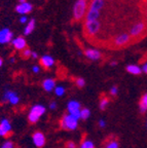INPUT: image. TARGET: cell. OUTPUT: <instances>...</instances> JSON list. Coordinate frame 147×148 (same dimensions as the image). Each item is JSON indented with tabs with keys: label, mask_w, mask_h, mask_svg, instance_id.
Returning <instances> with one entry per match:
<instances>
[{
	"label": "cell",
	"mask_w": 147,
	"mask_h": 148,
	"mask_svg": "<svg viewBox=\"0 0 147 148\" xmlns=\"http://www.w3.org/2000/svg\"><path fill=\"white\" fill-rule=\"evenodd\" d=\"M87 0H77L73 6V18L75 21H80L87 14Z\"/></svg>",
	"instance_id": "obj_1"
},
{
	"label": "cell",
	"mask_w": 147,
	"mask_h": 148,
	"mask_svg": "<svg viewBox=\"0 0 147 148\" xmlns=\"http://www.w3.org/2000/svg\"><path fill=\"white\" fill-rule=\"evenodd\" d=\"M78 119L77 117L71 115V114H66L62 117L60 121V125L65 131H75L78 127Z\"/></svg>",
	"instance_id": "obj_2"
},
{
	"label": "cell",
	"mask_w": 147,
	"mask_h": 148,
	"mask_svg": "<svg viewBox=\"0 0 147 148\" xmlns=\"http://www.w3.org/2000/svg\"><path fill=\"white\" fill-rule=\"evenodd\" d=\"M46 108L42 104H36L30 109L29 113H28V120L31 123H38V120L41 118V116L45 113Z\"/></svg>",
	"instance_id": "obj_3"
},
{
	"label": "cell",
	"mask_w": 147,
	"mask_h": 148,
	"mask_svg": "<svg viewBox=\"0 0 147 148\" xmlns=\"http://www.w3.org/2000/svg\"><path fill=\"white\" fill-rule=\"evenodd\" d=\"M80 110H81V104L76 100H71L68 102L67 104V111L68 114L77 117L78 119H80Z\"/></svg>",
	"instance_id": "obj_4"
},
{
	"label": "cell",
	"mask_w": 147,
	"mask_h": 148,
	"mask_svg": "<svg viewBox=\"0 0 147 148\" xmlns=\"http://www.w3.org/2000/svg\"><path fill=\"white\" fill-rule=\"evenodd\" d=\"M85 33L90 36L98 34L101 30V22L100 21H93V22H85L84 24Z\"/></svg>",
	"instance_id": "obj_5"
},
{
	"label": "cell",
	"mask_w": 147,
	"mask_h": 148,
	"mask_svg": "<svg viewBox=\"0 0 147 148\" xmlns=\"http://www.w3.org/2000/svg\"><path fill=\"white\" fill-rule=\"evenodd\" d=\"M145 30H146V24L143 21H139L130 28L129 34L132 37H139L143 32H145Z\"/></svg>",
	"instance_id": "obj_6"
},
{
	"label": "cell",
	"mask_w": 147,
	"mask_h": 148,
	"mask_svg": "<svg viewBox=\"0 0 147 148\" xmlns=\"http://www.w3.org/2000/svg\"><path fill=\"white\" fill-rule=\"evenodd\" d=\"M130 41H131V36H130L129 33L122 32L113 39V44L116 47H124L128 43H130Z\"/></svg>",
	"instance_id": "obj_7"
},
{
	"label": "cell",
	"mask_w": 147,
	"mask_h": 148,
	"mask_svg": "<svg viewBox=\"0 0 147 148\" xmlns=\"http://www.w3.org/2000/svg\"><path fill=\"white\" fill-rule=\"evenodd\" d=\"M3 100L8 102L12 105H18L20 102V97L16 92L10 90H6L3 94Z\"/></svg>",
	"instance_id": "obj_8"
},
{
	"label": "cell",
	"mask_w": 147,
	"mask_h": 148,
	"mask_svg": "<svg viewBox=\"0 0 147 148\" xmlns=\"http://www.w3.org/2000/svg\"><path fill=\"white\" fill-rule=\"evenodd\" d=\"M14 39V33L8 28H4L0 30V44H6L12 42Z\"/></svg>",
	"instance_id": "obj_9"
},
{
	"label": "cell",
	"mask_w": 147,
	"mask_h": 148,
	"mask_svg": "<svg viewBox=\"0 0 147 148\" xmlns=\"http://www.w3.org/2000/svg\"><path fill=\"white\" fill-rule=\"evenodd\" d=\"M32 141H33V144H34L36 147L38 148H41L45 145V136L42 132H35L34 134L32 135Z\"/></svg>",
	"instance_id": "obj_10"
},
{
	"label": "cell",
	"mask_w": 147,
	"mask_h": 148,
	"mask_svg": "<svg viewBox=\"0 0 147 148\" xmlns=\"http://www.w3.org/2000/svg\"><path fill=\"white\" fill-rule=\"evenodd\" d=\"M12 131V125L7 118L0 120V137H6Z\"/></svg>",
	"instance_id": "obj_11"
},
{
	"label": "cell",
	"mask_w": 147,
	"mask_h": 148,
	"mask_svg": "<svg viewBox=\"0 0 147 148\" xmlns=\"http://www.w3.org/2000/svg\"><path fill=\"white\" fill-rule=\"evenodd\" d=\"M32 9H33L32 4L26 1L25 3H19V4L16 5V12L20 14H27L32 12Z\"/></svg>",
	"instance_id": "obj_12"
},
{
	"label": "cell",
	"mask_w": 147,
	"mask_h": 148,
	"mask_svg": "<svg viewBox=\"0 0 147 148\" xmlns=\"http://www.w3.org/2000/svg\"><path fill=\"white\" fill-rule=\"evenodd\" d=\"M84 56L91 61H98L101 59V53L98 49H87L84 51Z\"/></svg>",
	"instance_id": "obj_13"
},
{
	"label": "cell",
	"mask_w": 147,
	"mask_h": 148,
	"mask_svg": "<svg viewBox=\"0 0 147 148\" xmlns=\"http://www.w3.org/2000/svg\"><path fill=\"white\" fill-rule=\"evenodd\" d=\"M40 64L42 67H44L45 69H49L55 65V59L49 55H44L40 58Z\"/></svg>",
	"instance_id": "obj_14"
},
{
	"label": "cell",
	"mask_w": 147,
	"mask_h": 148,
	"mask_svg": "<svg viewBox=\"0 0 147 148\" xmlns=\"http://www.w3.org/2000/svg\"><path fill=\"white\" fill-rule=\"evenodd\" d=\"M12 45H14V47L16 49H18V51H23V49H26V46H27V42H26L25 38L22 36H19L16 37V38H14L12 41Z\"/></svg>",
	"instance_id": "obj_15"
},
{
	"label": "cell",
	"mask_w": 147,
	"mask_h": 148,
	"mask_svg": "<svg viewBox=\"0 0 147 148\" xmlns=\"http://www.w3.org/2000/svg\"><path fill=\"white\" fill-rule=\"evenodd\" d=\"M56 86V80L54 78H46L42 81V88L45 92H53Z\"/></svg>",
	"instance_id": "obj_16"
},
{
	"label": "cell",
	"mask_w": 147,
	"mask_h": 148,
	"mask_svg": "<svg viewBox=\"0 0 147 148\" xmlns=\"http://www.w3.org/2000/svg\"><path fill=\"white\" fill-rule=\"evenodd\" d=\"M101 12H97V10H92V9H87V14H85V22H93V21H99Z\"/></svg>",
	"instance_id": "obj_17"
},
{
	"label": "cell",
	"mask_w": 147,
	"mask_h": 148,
	"mask_svg": "<svg viewBox=\"0 0 147 148\" xmlns=\"http://www.w3.org/2000/svg\"><path fill=\"white\" fill-rule=\"evenodd\" d=\"M104 7V0H92L91 4L87 9H92V10H97V12H101V9Z\"/></svg>",
	"instance_id": "obj_18"
},
{
	"label": "cell",
	"mask_w": 147,
	"mask_h": 148,
	"mask_svg": "<svg viewBox=\"0 0 147 148\" xmlns=\"http://www.w3.org/2000/svg\"><path fill=\"white\" fill-rule=\"evenodd\" d=\"M126 69L130 74H133V75H140V74L142 73V68L139 67L138 65H135V64L128 65Z\"/></svg>",
	"instance_id": "obj_19"
},
{
	"label": "cell",
	"mask_w": 147,
	"mask_h": 148,
	"mask_svg": "<svg viewBox=\"0 0 147 148\" xmlns=\"http://www.w3.org/2000/svg\"><path fill=\"white\" fill-rule=\"evenodd\" d=\"M139 110L141 113H145L147 111V92L142 96L140 102H139Z\"/></svg>",
	"instance_id": "obj_20"
},
{
	"label": "cell",
	"mask_w": 147,
	"mask_h": 148,
	"mask_svg": "<svg viewBox=\"0 0 147 148\" xmlns=\"http://www.w3.org/2000/svg\"><path fill=\"white\" fill-rule=\"evenodd\" d=\"M34 28H35V20H31V21L28 22L27 26L24 29V34L25 35L31 34L33 32V30H34Z\"/></svg>",
	"instance_id": "obj_21"
},
{
	"label": "cell",
	"mask_w": 147,
	"mask_h": 148,
	"mask_svg": "<svg viewBox=\"0 0 147 148\" xmlns=\"http://www.w3.org/2000/svg\"><path fill=\"white\" fill-rule=\"evenodd\" d=\"M91 116V110L89 108H81L80 110V119L82 120H87L89 119Z\"/></svg>",
	"instance_id": "obj_22"
},
{
	"label": "cell",
	"mask_w": 147,
	"mask_h": 148,
	"mask_svg": "<svg viewBox=\"0 0 147 148\" xmlns=\"http://www.w3.org/2000/svg\"><path fill=\"white\" fill-rule=\"evenodd\" d=\"M109 105V99L108 98H102L101 100H100L99 102V108L101 109V110H105L106 108H107V106Z\"/></svg>",
	"instance_id": "obj_23"
},
{
	"label": "cell",
	"mask_w": 147,
	"mask_h": 148,
	"mask_svg": "<svg viewBox=\"0 0 147 148\" xmlns=\"http://www.w3.org/2000/svg\"><path fill=\"white\" fill-rule=\"evenodd\" d=\"M65 92H66V90H65L64 86H56L55 94H56V96H58V97H62V96H64L65 95Z\"/></svg>",
	"instance_id": "obj_24"
},
{
	"label": "cell",
	"mask_w": 147,
	"mask_h": 148,
	"mask_svg": "<svg viewBox=\"0 0 147 148\" xmlns=\"http://www.w3.org/2000/svg\"><path fill=\"white\" fill-rule=\"evenodd\" d=\"M79 148H95V144L91 140H84L83 142H81Z\"/></svg>",
	"instance_id": "obj_25"
},
{
	"label": "cell",
	"mask_w": 147,
	"mask_h": 148,
	"mask_svg": "<svg viewBox=\"0 0 147 148\" xmlns=\"http://www.w3.org/2000/svg\"><path fill=\"white\" fill-rule=\"evenodd\" d=\"M21 55H22V58L23 59H28V58H30L31 57L32 51H31L30 49H27V47H26L25 49H23V51H21Z\"/></svg>",
	"instance_id": "obj_26"
},
{
	"label": "cell",
	"mask_w": 147,
	"mask_h": 148,
	"mask_svg": "<svg viewBox=\"0 0 147 148\" xmlns=\"http://www.w3.org/2000/svg\"><path fill=\"white\" fill-rule=\"evenodd\" d=\"M105 148H120V144L115 140H111V141H109L108 143L106 144Z\"/></svg>",
	"instance_id": "obj_27"
},
{
	"label": "cell",
	"mask_w": 147,
	"mask_h": 148,
	"mask_svg": "<svg viewBox=\"0 0 147 148\" xmlns=\"http://www.w3.org/2000/svg\"><path fill=\"white\" fill-rule=\"evenodd\" d=\"M75 84H76V86H77V88H82L83 86H85V80L83 78H77L75 80Z\"/></svg>",
	"instance_id": "obj_28"
},
{
	"label": "cell",
	"mask_w": 147,
	"mask_h": 148,
	"mask_svg": "<svg viewBox=\"0 0 147 148\" xmlns=\"http://www.w3.org/2000/svg\"><path fill=\"white\" fill-rule=\"evenodd\" d=\"M14 145L12 141H5L0 148H14Z\"/></svg>",
	"instance_id": "obj_29"
},
{
	"label": "cell",
	"mask_w": 147,
	"mask_h": 148,
	"mask_svg": "<svg viewBox=\"0 0 147 148\" xmlns=\"http://www.w3.org/2000/svg\"><path fill=\"white\" fill-rule=\"evenodd\" d=\"M117 92H118V88H117V86H112V88H110V95L111 96H116Z\"/></svg>",
	"instance_id": "obj_30"
},
{
	"label": "cell",
	"mask_w": 147,
	"mask_h": 148,
	"mask_svg": "<svg viewBox=\"0 0 147 148\" xmlns=\"http://www.w3.org/2000/svg\"><path fill=\"white\" fill-rule=\"evenodd\" d=\"M98 125H99L101 129H104V127H106V121L105 119H103V118H101V119H99V121H98Z\"/></svg>",
	"instance_id": "obj_31"
},
{
	"label": "cell",
	"mask_w": 147,
	"mask_h": 148,
	"mask_svg": "<svg viewBox=\"0 0 147 148\" xmlns=\"http://www.w3.org/2000/svg\"><path fill=\"white\" fill-rule=\"evenodd\" d=\"M66 148H76V144L73 141H68L66 143Z\"/></svg>",
	"instance_id": "obj_32"
},
{
	"label": "cell",
	"mask_w": 147,
	"mask_h": 148,
	"mask_svg": "<svg viewBox=\"0 0 147 148\" xmlns=\"http://www.w3.org/2000/svg\"><path fill=\"white\" fill-rule=\"evenodd\" d=\"M56 108H57V102L52 101L51 103H49V109H51V110H55Z\"/></svg>",
	"instance_id": "obj_33"
},
{
	"label": "cell",
	"mask_w": 147,
	"mask_h": 148,
	"mask_svg": "<svg viewBox=\"0 0 147 148\" xmlns=\"http://www.w3.org/2000/svg\"><path fill=\"white\" fill-rule=\"evenodd\" d=\"M32 71H33V73H39V71H40V67L37 66V65H34V66L32 67Z\"/></svg>",
	"instance_id": "obj_34"
},
{
	"label": "cell",
	"mask_w": 147,
	"mask_h": 148,
	"mask_svg": "<svg viewBox=\"0 0 147 148\" xmlns=\"http://www.w3.org/2000/svg\"><path fill=\"white\" fill-rule=\"evenodd\" d=\"M27 21H28V18H27V16H22L21 18H20V22H21L22 24L27 23Z\"/></svg>",
	"instance_id": "obj_35"
},
{
	"label": "cell",
	"mask_w": 147,
	"mask_h": 148,
	"mask_svg": "<svg viewBox=\"0 0 147 148\" xmlns=\"http://www.w3.org/2000/svg\"><path fill=\"white\" fill-rule=\"evenodd\" d=\"M142 72H144V73L147 74V62L142 66Z\"/></svg>",
	"instance_id": "obj_36"
},
{
	"label": "cell",
	"mask_w": 147,
	"mask_h": 148,
	"mask_svg": "<svg viewBox=\"0 0 147 148\" xmlns=\"http://www.w3.org/2000/svg\"><path fill=\"white\" fill-rule=\"evenodd\" d=\"M31 58H33V59H37V58H38V53H37L36 51H32V55H31Z\"/></svg>",
	"instance_id": "obj_37"
},
{
	"label": "cell",
	"mask_w": 147,
	"mask_h": 148,
	"mask_svg": "<svg viewBox=\"0 0 147 148\" xmlns=\"http://www.w3.org/2000/svg\"><path fill=\"white\" fill-rule=\"evenodd\" d=\"M144 10H145V16H146V20H147V3H146V5H145Z\"/></svg>",
	"instance_id": "obj_38"
},
{
	"label": "cell",
	"mask_w": 147,
	"mask_h": 148,
	"mask_svg": "<svg viewBox=\"0 0 147 148\" xmlns=\"http://www.w3.org/2000/svg\"><path fill=\"white\" fill-rule=\"evenodd\" d=\"M117 62H111V66H116Z\"/></svg>",
	"instance_id": "obj_39"
},
{
	"label": "cell",
	"mask_w": 147,
	"mask_h": 148,
	"mask_svg": "<svg viewBox=\"0 0 147 148\" xmlns=\"http://www.w3.org/2000/svg\"><path fill=\"white\" fill-rule=\"evenodd\" d=\"M2 64H3V60L1 58H0V67H1V66H2Z\"/></svg>",
	"instance_id": "obj_40"
},
{
	"label": "cell",
	"mask_w": 147,
	"mask_h": 148,
	"mask_svg": "<svg viewBox=\"0 0 147 148\" xmlns=\"http://www.w3.org/2000/svg\"><path fill=\"white\" fill-rule=\"evenodd\" d=\"M20 1V3H25L26 2V0H19Z\"/></svg>",
	"instance_id": "obj_41"
},
{
	"label": "cell",
	"mask_w": 147,
	"mask_h": 148,
	"mask_svg": "<svg viewBox=\"0 0 147 148\" xmlns=\"http://www.w3.org/2000/svg\"><path fill=\"white\" fill-rule=\"evenodd\" d=\"M10 62H12V63H14V58H12V59H10Z\"/></svg>",
	"instance_id": "obj_42"
},
{
	"label": "cell",
	"mask_w": 147,
	"mask_h": 148,
	"mask_svg": "<svg viewBox=\"0 0 147 148\" xmlns=\"http://www.w3.org/2000/svg\"><path fill=\"white\" fill-rule=\"evenodd\" d=\"M146 127H147V120H146Z\"/></svg>",
	"instance_id": "obj_43"
}]
</instances>
